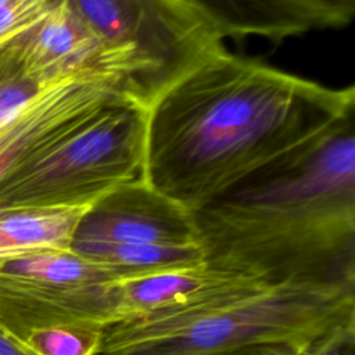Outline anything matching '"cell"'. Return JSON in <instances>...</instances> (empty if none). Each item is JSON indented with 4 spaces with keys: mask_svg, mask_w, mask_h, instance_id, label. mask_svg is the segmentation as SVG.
Masks as SVG:
<instances>
[{
    "mask_svg": "<svg viewBox=\"0 0 355 355\" xmlns=\"http://www.w3.org/2000/svg\"><path fill=\"white\" fill-rule=\"evenodd\" d=\"M354 108L352 85L324 86L222 47L148 105L143 179L196 211Z\"/></svg>",
    "mask_w": 355,
    "mask_h": 355,
    "instance_id": "cell-1",
    "label": "cell"
},
{
    "mask_svg": "<svg viewBox=\"0 0 355 355\" xmlns=\"http://www.w3.org/2000/svg\"><path fill=\"white\" fill-rule=\"evenodd\" d=\"M205 262L265 282L355 283L349 114L191 211Z\"/></svg>",
    "mask_w": 355,
    "mask_h": 355,
    "instance_id": "cell-2",
    "label": "cell"
},
{
    "mask_svg": "<svg viewBox=\"0 0 355 355\" xmlns=\"http://www.w3.org/2000/svg\"><path fill=\"white\" fill-rule=\"evenodd\" d=\"M351 320L352 282L247 277L184 306L105 326L98 355H208L254 343L304 348Z\"/></svg>",
    "mask_w": 355,
    "mask_h": 355,
    "instance_id": "cell-3",
    "label": "cell"
},
{
    "mask_svg": "<svg viewBox=\"0 0 355 355\" xmlns=\"http://www.w3.org/2000/svg\"><path fill=\"white\" fill-rule=\"evenodd\" d=\"M147 108L116 97L15 166L0 183V208H85L143 179Z\"/></svg>",
    "mask_w": 355,
    "mask_h": 355,
    "instance_id": "cell-4",
    "label": "cell"
},
{
    "mask_svg": "<svg viewBox=\"0 0 355 355\" xmlns=\"http://www.w3.org/2000/svg\"><path fill=\"white\" fill-rule=\"evenodd\" d=\"M65 1L104 49L122 94L144 108L223 47L180 0Z\"/></svg>",
    "mask_w": 355,
    "mask_h": 355,
    "instance_id": "cell-5",
    "label": "cell"
},
{
    "mask_svg": "<svg viewBox=\"0 0 355 355\" xmlns=\"http://www.w3.org/2000/svg\"><path fill=\"white\" fill-rule=\"evenodd\" d=\"M116 280L69 250H40L0 261V331L11 341L69 322H118Z\"/></svg>",
    "mask_w": 355,
    "mask_h": 355,
    "instance_id": "cell-6",
    "label": "cell"
},
{
    "mask_svg": "<svg viewBox=\"0 0 355 355\" xmlns=\"http://www.w3.org/2000/svg\"><path fill=\"white\" fill-rule=\"evenodd\" d=\"M189 244H198L193 214L144 179H137L110 190L86 207L71 250Z\"/></svg>",
    "mask_w": 355,
    "mask_h": 355,
    "instance_id": "cell-7",
    "label": "cell"
},
{
    "mask_svg": "<svg viewBox=\"0 0 355 355\" xmlns=\"http://www.w3.org/2000/svg\"><path fill=\"white\" fill-rule=\"evenodd\" d=\"M6 76L43 87L65 79H89L122 94L104 49L65 0L0 51V79Z\"/></svg>",
    "mask_w": 355,
    "mask_h": 355,
    "instance_id": "cell-8",
    "label": "cell"
},
{
    "mask_svg": "<svg viewBox=\"0 0 355 355\" xmlns=\"http://www.w3.org/2000/svg\"><path fill=\"white\" fill-rule=\"evenodd\" d=\"M116 97L125 96L89 79H65L44 87L0 128V183L21 162Z\"/></svg>",
    "mask_w": 355,
    "mask_h": 355,
    "instance_id": "cell-9",
    "label": "cell"
},
{
    "mask_svg": "<svg viewBox=\"0 0 355 355\" xmlns=\"http://www.w3.org/2000/svg\"><path fill=\"white\" fill-rule=\"evenodd\" d=\"M223 40L259 36L272 42L311 31L345 26L313 0H180Z\"/></svg>",
    "mask_w": 355,
    "mask_h": 355,
    "instance_id": "cell-10",
    "label": "cell"
},
{
    "mask_svg": "<svg viewBox=\"0 0 355 355\" xmlns=\"http://www.w3.org/2000/svg\"><path fill=\"white\" fill-rule=\"evenodd\" d=\"M241 279L247 276L219 269L208 262L119 279L118 322L184 306Z\"/></svg>",
    "mask_w": 355,
    "mask_h": 355,
    "instance_id": "cell-11",
    "label": "cell"
},
{
    "mask_svg": "<svg viewBox=\"0 0 355 355\" xmlns=\"http://www.w3.org/2000/svg\"><path fill=\"white\" fill-rule=\"evenodd\" d=\"M85 208H0V261L40 250H69Z\"/></svg>",
    "mask_w": 355,
    "mask_h": 355,
    "instance_id": "cell-12",
    "label": "cell"
},
{
    "mask_svg": "<svg viewBox=\"0 0 355 355\" xmlns=\"http://www.w3.org/2000/svg\"><path fill=\"white\" fill-rule=\"evenodd\" d=\"M73 252L108 269L118 279L144 276L205 262V255L200 244L93 245Z\"/></svg>",
    "mask_w": 355,
    "mask_h": 355,
    "instance_id": "cell-13",
    "label": "cell"
},
{
    "mask_svg": "<svg viewBox=\"0 0 355 355\" xmlns=\"http://www.w3.org/2000/svg\"><path fill=\"white\" fill-rule=\"evenodd\" d=\"M105 326L69 322L26 331L14 343L31 355H98Z\"/></svg>",
    "mask_w": 355,
    "mask_h": 355,
    "instance_id": "cell-14",
    "label": "cell"
},
{
    "mask_svg": "<svg viewBox=\"0 0 355 355\" xmlns=\"http://www.w3.org/2000/svg\"><path fill=\"white\" fill-rule=\"evenodd\" d=\"M60 0H0V51L33 26Z\"/></svg>",
    "mask_w": 355,
    "mask_h": 355,
    "instance_id": "cell-15",
    "label": "cell"
},
{
    "mask_svg": "<svg viewBox=\"0 0 355 355\" xmlns=\"http://www.w3.org/2000/svg\"><path fill=\"white\" fill-rule=\"evenodd\" d=\"M354 348L355 320H351L301 348V355H354Z\"/></svg>",
    "mask_w": 355,
    "mask_h": 355,
    "instance_id": "cell-16",
    "label": "cell"
},
{
    "mask_svg": "<svg viewBox=\"0 0 355 355\" xmlns=\"http://www.w3.org/2000/svg\"><path fill=\"white\" fill-rule=\"evenodd\" d=\"M208 355H301V348L290 343H254Z\"/></svg>",
    "mask_w": 355,
    "mask_h": 355,
    "instance_id": "cell-17",
    "label": "cell"
},
{
    "mask_svg": "<svg viewBox=\"0 0 355 355\" xmlns=\"http://www.w3.org/2000/svg\"><path fill=\"white\" fill-rule=\"evenodd\" d=\"M319 6L324 7L336 17H338L344 25L349 24L355 12V0H313Z\"/></svg>",
    "mask_w": 355,
    "mask_h": 355,
    "instance_id": "cell-18",
    "label": "cell"
},
{
    "mask_svg": "<svg viewBox=\"0 0 355 355\" xmlns=\"http://www.w3.org/2000/svg\"><path fill=\"white\" fill-rule=\"evenodd\" d=\"M0 355H31L0 331Z\"/></svg>",
    "mask_w": 355,
    "mask_h": 355,
    "instance_id": "cell-19",
    "label": "cell"
}]
</instances>
